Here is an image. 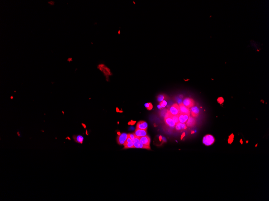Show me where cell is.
Listing matches in <instances>:
<instances>
[{"label": "cell", "mask_w": 269, "mask_h": 201, "mask_svg": "<svg viewBox=\"0 0 269 201\" xmlns=\"http://www.w3.org/2000/svg\"><path fill=\"white\" fill-rule=\"evenodd\" d=\"M190 111L193 117H197L200 114V109L197 106H194L193 107L191 108Z\"/></svg>", "instance_id": "7c38bea8"}, {"label": "cell", "mask_w": 269, "mask_h": 201, "mask_svg": "<svg viewBox=\"0 0 269 201\" xmlns=\"http://www.w3.org/2000/svg\"><path fill=\"white\" fill-rule=\"evenodd\" d=\"M164 121L165 124L168 126L171 127L175 126V123L172 119V114L170 113L169 110H167V113L164 117Z\"/></svg>", "instance_id": "6da1fadb"}, {"label": "cell", "mask_w": 269, "mask_h": 201, "mask_svg": "<svg viewBox=\"0 0 269 201\" xmlns=\"http://www.w3.org/2000/svg\"><path fill=\"white\" fill-rule=\"evenodd\" d=\"M128 137V134L126 133H123L118 136L117 138V142L120 145H123L126 141Z\"/></svg>", "instance_id": "8992f818"}, {"label": "cell", "mask_w": 269, "mask_h": 201, "mask_svg": "<svg viewBox=\"0 0 269 201\" xmlns=\"http://www.w3.org/2000/svg\"><path fill=\"white\" fill-rule=\"evenodd\" d=\"M183 104L189 108L193 107L195 105V102L193 99L190 98H185L182 102Z\"/></svg>", "instance_id": "5b68a950"}, {"label": "cell", "mask_w": 269, "mask_h": 201, "mask_svg": "<svg viewBox=\"0 0 269 201\" xmlns=\"http://www.w3.org/2000/svg\"><path fill=\"white\" fill-rule=\"evenodd\" d=\"M74 140L77 143H82L83 140V137L81 135L74 136L73 137Z\"/></svg>", "instance_id": "e0dca14e"}, {"label": "cell", "mask_w": 269, "mask_h": 201, "mask_svg": "<svg viewBox=\"0 0 269 201\" xmlns=\"http://www.w3.org/2000/svg\"><path fill=\"white\" fill-rule=\"evenodd\" d=\"M135 138L133 140L134 147V148H141V149H148L150 150L151 149L150 146H146L142 144L141 143L139 140V138L138 137H136L135 136Z\"/></svg>", "instance_id": "3957f363"}, {"label": "cell", "mask_w": 269, "mask_h": 201, "mask_svg": "<svg viewBox=\"0 0 269 201\" xmlns=\"http://www.w3.org/2000/svg\"><path fill=\"white\" fill-rule=\"evenodd\" d=\"M148 128V124L144 121H140L137 124L136 128L141 130H147Z\"/></svg>", "instance_id": "8fae6325"}, {"label": "cell", "mask_w": 269, "mask_h": 201, "mask_svg": "<svg viewBox=\"0 0 269 201\" xmlns=\"http://www.w3.org/2000/svg\"><path fill=\"white\" fill-rule=\"evenodd\" d=\"M166 105H167V102L165 101L160 102V106L162 108L165 107V106H166Z\"/></svg>", "instance_id": "44dd1931"}, {"label": "cell", "mask_w": 269, "mask_h": 201, "mask_svg": "<svg viewBox=\"0 0 269 201\" xmlns=\"http://www.w3.org/2000/svg\"><path fill=\"white\" fill-rule=\"evenodd\" d=\"M215 138L213 136L210 135H207L203 137V143L206 146H210L214 142Z\"/></svg>", "instance_id": "7a4b0ae2"}, {"label": "cell", "mask_w": 269, "mask_h": 201, "mask_svg": "<svg viewBox=\"0 0 269 201\" xmlns=\"http://www.w3.org/2000/svg\"><path fill=\"white\" fill-rule=\"evenodd\" d=\"M167 96L164 94H160L157 96V101L159 102H162L164 101L166 99H167Z\"/></svg>", "instance_id": "ac0fdd59"}, {"label": "cell", "mask_w": 269, "mask_h": 201, "mask_svg": "<svg viewBox=\"0 0 269 201\" xmlns=\"http://www.w3.org/2000/svg\"><path fill=\"white\" fill-rule=\"evenodd\" d=\"M196 123V122L195 119L193 117L189 116L188 120L186 122V124L188 127H191L194 126L195 125Z\"/></svg>", "instance_id": "4fadbf2b"}, {"label": "cell", "mask_w": 269, "mask_h": 201, "mask_svg": "<svg viewBox=\"0 0 269 201\" xmlns=\"http://www.w3.org/2000/svg\"><path fill=\"white\" fill-rule=\"evenodd\" d=\"M172 118L173 119V121L175 122V123L176 125L179 122V119H178V115H174V116L172 115Z\"/></svg>", "instance_id": "d6986e66"}, {"label": "cell", "mask_w": 269, "mask_h": 201, "mask_svg": "<svg viewBox=\"0 0 269 201\" xmlns=\"http://www.w3.org/2000/svg\"><path fill=\"white\" fill-rule=\"evenodd\" d=\"M189 117L187 115L185 114L180 113L178 115V119L179 122L182 123H186V122L188 120V118Z\"/></svg>", "instance_id": "5bb4252c"}, {"label": "cell", "mask_w": 269, "mask_h": 201, "mask_svg": "<svg viewBox=\"0 0 269 201\" xmlns=\"http://www.w3.org/2000/svg\"><path fill=\"white\" fill-rule=\"evenodd\" d=\"M176 129L177 131H182L187 128V125L185 123H182L179 122L175 125Z\"/></svg>", "instance_id": "2e32d148"}, {"label": "cell", "mask_w": 269, "mask_h": 201, "mask_svg": "<svg viewBox=\"0 0 269 201\" xmlns=\"http://www.w3.org/2000/svg\"><path fill=\"white\" fill-rule=\"evenodd\" d=\"M99 67L100 69L103 71L106 76H109L111 74L110 69L107 68L104 65H99Z\"/></svg>", "instance_id": "9a60e30c"}, {"label": "cell", "mask_w": 269, "mask_h": 201, "mask_svg": "<svg viewBox=\"0 0 269 201\" xmlns=\"http://www.w3.org/2000/svg\"><path fill=\"white\" fill-rule=\"evenodd\" d=\"M123 145L124 146V149H127L129 148H134L133 142L129 136L127 137V139L126 140V141L125 142Z\"/></svg>", "instance_id": "ba28073f"}, {"label": "cell", "mask_w": 269, "mask_h": 201, "mask_svg": "<svg viewBox=\"0 0 269 201\" xmlns=\"http://www.w3.org/2000/svg\"><path fill=\"white\" fill-rule=\"evenodd\" d=\"M224 101V100L223 98L222 97H220V98H219L218 99V103L221 104L223 103Z\"/></svg>", "instance_id": "603a6c76"}, {"label": "cell", "mask_w": 269, "mask_h": 201, "mask_svg": "<svg viewBox=\"0 0 269 201\" xmlns=\"http://www.w3.org/2000/svg\"><path fill=\"white\" fill-rule=\"evenodd\" d=\"M145 106L147 109L149 110H150L153 108V106L151 103H148L145 104Z\"/></svg>", "instance_id": "ffe728a7"}, {"label": "cell", "mask_w": 269, "mask_h": 201, "mask_svg": "<svg viewBox=\"0 0 269 201\" xmlns=\"http://www.w3.org/2000/svg\"><path fill=\"white\" fill-rule=\"evenodd\" d=\"M48 3L49 4H51V5H54V2L53 1H50V2H48Z\"/></svg>", "instance_id": "cb8c5ba5"}, {"label": "cell", "mask_w": 269, "mask_h": 201, "mask_svg": "<svg viewBox=\"0 0 269 201\" xmlns=\"http://www.w3.org/2000/svg\"><path fill=\"white\" fill-rule=\"evenodd\" d=\"M138 138H139L140 142L141 143H142V144L146 146H150V139L149 136L146 135L144 137Z\"/></svg>", "instance_id": "30bf717a"}, {"label": "cell", "mask_w": 269, "mask_h": 201, "mask_svg": "<svg viewBox=\"0 0 269 201\" xmlns=\"http://www.w3.org/2000/svg\"><path fill=\"white\" fill-rule=\"evenodd\" d=\"M134 134L136 137H141L147 135V130H141V129L136 128Z\"/></svg>", "instance_id": "9c48e42d"}, {"label": "cell", "mask_w": 269, "mask_h": 201, "mask_svg": "<svg viewBox=\"0 0 269 201\" xmlns=\"http://www.w3.org/2000/svg\"><path fill=\"white\" fill-rule=\"evenodd\" d=\"M179 106L180 113L187 115L189 117L190 116V114H191L190 108L187 107L183 104L182 103L180 104H179Z\"/></svg>", "instance_id": "52a82bcc"}, {"label": "cell", "mask_w": 269, "mask_h": 201, "mask_svg": "<svg viewBox=\"0 0 269 201\" xmlns=\"http://www.w3.org/2000/svg\"><path fill=\"white\" fill-rule=\"evenodd\" d=\"M128 136H129V137L133 141V140H134V138H135V137H135V135H134V133H133V134H128Z\"/></svg>", "instance_id": "7402d4cb"}, {"label": "cell", "mask_w": 269, "mask_h": 201, "mask_svg": "<svg viewBox=\"0 0 269 201\" xmlns=\"http://www.w3.org/2000/svg\"><path fill=\"white\" fill-rule=\"evenodd\" d=\"M170 113L172 115H178L180 113L179 105L177 103L173 104L169 109Z\"/></svg>", "instance_id": "277c9868"}]
</instances>
